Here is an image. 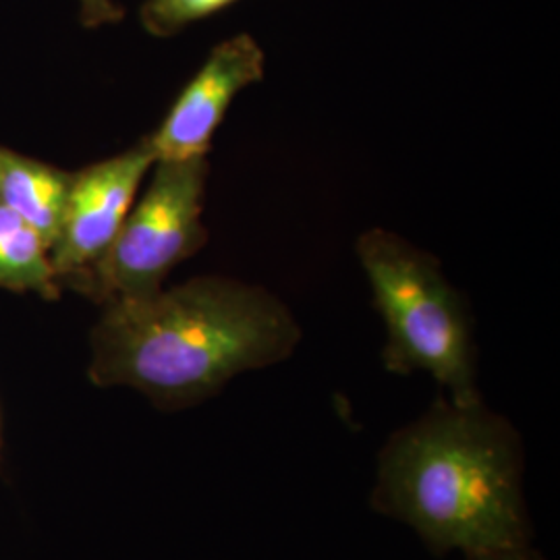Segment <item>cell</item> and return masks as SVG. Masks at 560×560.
<instances>
[{
    "instance_id": "1",
    "label": "cell",
    "mask_w": 560,
    "mask_h": 560,
    "mask_svg": "<svg viewBox=\"0 0 560 560\" xmlns=\"http://www.w3.org/2000/svg\"><path fill=\"white\" fill-rule=\"evenodd\" d=\"M301 337L293 312L268 289L200 277L104 303L88 372L96 386L133 388L162 411H180L241 374L289 360Z\"/></svg>"
},
{
    "instance_id": "9",
    "label": "cell",
    "mask_w": 560,
    "mask_h": 560,
    "mask_svg": "<svg viewBox=\"0 0 560 560\" xmlns=\"http://www.w3.org/2000/svg\"><path fill=\"white\" fill-rule=\"evenodd\" d=\"M240 0H145L141 25L156 38H171L196 21L212 18Z\"/></svg>"
},
{
    "instance_id": "7",
    "label": "cell",
    "mask_w": 560,
    "mask_h": 560,
    "mask_svg": "<svg viewBox=\"0 0 560 560\" xmlns=\"http://www.w3.org/2000/svg\"><path fill=\"white\" fill-rule=\"evenodd\" d=\"M73 173L0 145V203L30 224L48 249L59 240Z\"/></svg>"
},
{
    "instance_id": "2",
    "label": "cell",
    "mask_w": 560,
    "mask_h": 560,
    "mask_svg": "<svg viewBox=\"0 0 560 560\" xmlns=\"http://www.w3.org/2000/svg\"><path fill=\"white\" fill-rule=\"evenodd\" d=\"M370 506L409 527L434 557L534 544L520 430L483 399L439 395L382 444Z\"/></svg>"
},
{
    "instance_id": "10",
    "label": "cell",
    "mask_w": 560,
    "mask_h": 560,
    "mask_svg": "<svg viewBox=\"0 0 560 560\" xmlns=\"http://www.w3.org/2000/svg\"><path fill=\"white\" fill-rule=\"evenodd\" d=\"M80 2L81 23L85 27H102L119 23L125 11L115 0H78Z\"/></svg>"
},
{
    "instance_id": "8",
    "label": "cell",
    "mask_w": 560,
    "mask_h": 560,
    "mask_svg": "<svg viewBox=\"0 0 560 560\" xmlns=\"http://www.w3.org/2000/svg\"><path fill=\"white\" fill-rule=\"evenodd\" d=\"M0 289L36 293L44 300L59 295V279L50 249L40 235L0 203Z\"/></svg>"
},
{
    "instance_id": "5",
    "label": "cell",
    "mask_w": 560,
    "mask_h": 560,
    "mask_svg": "<svg viewBox=\"0 0 560 560\" xmlns=\"http://www.w3.org/2000/svg\"><path fill=\"white\" fill-rule=\"evenodd\" d=\"M154 164L156 156L143 138L127 152L73 173L59 240L50 249L57 279L78 282L101 260Z\"/></svg>"
},
{
    "instance_id": "6",
    "label": "cell",
    "mask_w": 560,
    "mask_h": 560,
    "mask_svg": "<svg viewBox=\"0 0 560 560\" xmlns=\"http://www.w3.org/2000/svg\"><path fill=\"white\" fill-rule=\"evenodd\" d=\"M266 75V52L252 34L219 42L183 88L161 127L148 136L159 161L208 156L212 138L241 92Z\"/></svg>"
},
{
    "instance_id": "3",
    "label": "cell",
    "mask_w": 560,
    "mask_h": 560,
    "mask_svg": "<svg viewBox=\"0 0 560 560\" xmlns=\"http://www.w3.org/2000/svg\"><path fill=\"white\" fill-rule=\"evenodd\" d=\"M355 249L386 330L384 368L423 372L455 402L480 400L471 314L439 260L384 229L365 231Z\"/></svg>"
},
{
    "instance_id": "11",
    "label": "cell",
    "mask_w": 560,
    "mask_h": 560,
    "mask_svg": "<svg viewBox=\"0 0 560 560\" xmlns=\"http://www.w3.org/2000/svg\"><path fill=\"white\" fill-rule=\"evenodd\" d=\"M465 560H546L541 557L540 550L529 544V546H521V548H509V550H499V552H488L480 557H469Z\"/></svg>"
},
{
    "instance_id": "4",
    "label": "cell",
    "mask_w": 560,
    "mask_h": 560,
    "mask_svg": "<svg viewBox=\"0 0 560 560\" xmlns=\"http://www.w3.org/2000/svg\"><path fill=\"white\" fill-rule=\"evenodd\" d=\"M119 235L75 287L102 303L161 291L164 279L208 241L201 221L208 159L159 161Z\"/></svg>"
}]
</instances>
